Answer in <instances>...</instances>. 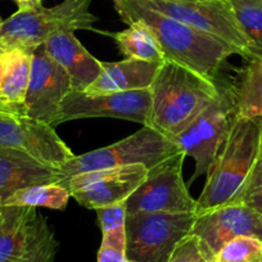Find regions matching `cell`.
Masks as SVG:
<instances>
[{"label": "cell", "instance_id": "484cf974", "mask_svg": "<svg viewBox=\"0 0 262 262\" xmlns=\"http://www.w3.org/2000/svg\"><path fill=\"white\" fill-rule=\"evenodd\" d=\"M230 203L247 206L262 215V160L257 158L243 186Z\"/></svg>", "mask_w": 262, "mask_h": 262}, {"label": "cell", "instance_id": "f546056e", "mask_svg": "<svg viewBox=\"0 0 262 262\" xmlns=\"http://www.w3.org/2000/svg\"><path fill=\"white\" fill-rule=\"evenodd\" d=\"M18 6V11H30L42 6V0H14Z\"/></svg>", "mask_w": 262, "mask_h": 262}, {"label": "cell", "instance_id": "7a4b0ae2", "mask_svg": "<svg viewBox=\"0 0 262 262\" xmlns=\"http://www.w3.org/2000/svg\"><path fill=\"white\" fill-rule=\"evenodd\" d=\"M149 126L172 140L221 95L212 76L165 60L150 86Z\"/></svg>", "mask_w": 262, "mask_h": 262}, {"label": "cell", "instance_id": "8992f818", "mask_svg": "<svg viewBox=\"0 0 262 262\" xmlns=\"http://www.w3.org/2000/svg\"><path fill=\"white\" fill-rule=\"evenodd\" d=\"M195 213H131L126 217V256L137 262H167L190 234Z\"/></svg>", "mask_w": 262, "mask_h": 262}, {"label": "cell", "instance_id": "cb8c5ba5", "mask_svg": "<svg viewBox=\"0 0 262 262\" xmlns=\"http://www.w3.org/2000/svg\"><path fill=\"white\" fill-rule=\"evenodd\" d=\"M230 4L251 42L252 55H262V0H230Z\"/></svg>", "mask_w": 262, "mask_h": 262}, {"label": "cell", "instance_id": "9a60e30c", "mask_svg": "<svg viewBox=\"0 0 262 262\" xmlns=\"http://www.w3.org/2000/svg\"><path fill=\"white\" fill-rule=\"evenodd\" d=\"M48 54L67 72L74 92H85L102 72V60L97 59L74 32H60L44 42Z\"/></svg>", "mask_w": 262, "mask_h": 262}, {"label": "cell", "instance_id": "7402d4cb", "mask_svg": "<svg viewBox=\"0 0 262 262\" xmlns=\"http://www.w3.org/2000/svg\"><path fill=\"white\" fill-rule=\"evenodd\" d=\"M70 196V191L60 184H41L13 191L2 202V207H45L63 211L69 205Z\"/></svg>", "mask_w": 262, "mask_h": 262}, {"label": "cell", "instance_id": "2e32d148", "mask_svg": "<svg viewBox=\"0 0 262 262\" xmlns=\"http://www.w3.org/2000/svg\"><path fill=\"white\" fill-rule=\"evenodd\" d=\"M31 63V50H0V113L27 116L26 94Z\"/></svg>", "mask_w": 262, "mask_h": 262}, {"label": "cell", "instance_id": "277c9868", "mask_svg": "<svg viewBox=\"0 0 262 262\" xmlns=\"http://www.w3.org/2000/svg\"><path fill=\"white\" fill-rule=\"evenodd\" d=\"M92 0H63L45 8L17 11L0 29V50L25 49L34 52L49 37L60 32L93 30L98 17L90 12Z\"/></svg>", "mask_w": 262, "mask_h": 262}, {"label": "cell", "instance_id": "ac0fdd59", "mask_svg": "<svg viewBox=\"0 0 262 262\" xmlns=\"http://www.w3.org/2000/svg\"><path fill=\"white\" fill-rule=\"evenodd\" d=\"M58 170L37 162L24 152L0 148V207L2 202L21 188L59 184Z\"/></svg>", "mask_w": 262, "mask_h": 262}, {"label": "cell", "instance_id": "d6986e66", "mask_svg": "<svg viewBox=\"0 0 262 262\" xmlns=\"http://www.w3.org/2000/svg\"><path fill=\"white\" fill-rule=\"evenodd\" d=\"M0 224V262H19L37 216L35 207H2Z\"/></svg>", "mask_w": 262, "mask_h": 262}, {"label": "cell", "instance_id": "836d02e7", "mask_svg": "<svg viewBox=\"0 0 262 262\" xmlns=\"http://www.w3.org/2000/svg\"><path fill=\"white\" fill-rule=\"evenodd\" d=\"M127 262H137V261H131V259H127Z\"/></svg>", "mask_w": 262, "mask_h": 262}, {"label": "cell", "instance_id": "603a6c76", "mask_svg": "<svg viewBox=\"0 0 262 262\" xmlns=\"http://www.w3.org/2000/svg\"><path fill=\"white\" fill-rule=\"evenodd\" d=\"M58 248L59 242L55 239L47 217L37 213L19 262H54Z\"/></svg>", "mask_w": 262, "mask_h": 262}, {"label": "cell", "instance_id": "83f0119b", "mask_svg": "<svg viewBox=\"0 0 262 262\" xmlns=\"http://www.w3.org/2000/svg\"><path fill=\"white\" fill-rule=\"evenodd\" d=\"M94 211L97 212L98 224H99L102 234L110 233L116 229L125 228L126 217H127L126 202L104 206V207L97 208Z\"/></svg>", "mask_w": 262, "mask_h": 262}, {"label": "cell", "instance_id": "e0dca14e", "mask_svg": "<svg viewBox=\"0 0 262 262\" xmlns=\"http://www.w3.org/2000/svg\"><path fill=\"white\" fill-rule=\"evenodd\" d=\"M161 64L160 62L139 59L102 62V72L84 93L88 95H103L150 89Z\"/></svg>", "mask_w": 262, "mask_h": 262}, {"label": "cell", "instance_id": "5b68a950", "mask_svg": "<svg viewBox=\"0 0 262 262\" xmlns=\"http://www.w3.org/2000/svg\"><path fill=\"white\" fill-rule=\"evenodd\" d=\"M179 152L181 150L178 145L160 131L152 126H142L140 130L120 142L75 156L58 168L59 184L82 172L123 166L143 165L150 170Z\"/></svg>", "mask_w": 262, "mask_h": 262}, {"label": "cell", "instance_id": "f1b7e54d", "mask_svg": "<svg viewBox=\"0 0 262 262\" xmlns=\"http://www.w3.org/2000/svg\"><path fill=\"white\" fill-rule=\"evenodd\" d=\"M167 262H208L202 253L198 239L189 234L176 246Z\"/></svg>", "mask_w": 262, "mask_h": 262}, {"label": "cell", "instance_id": "d4e9b609", "mask_svg": "<svg viewBox=\"0 0 262 262\" xmlns=\"http://www.w3.org/2000/svg\"><path fill=\"white\" fill-rule=\"evenodd\" d=\"M213 262H262V241L253 236H238L228 242Z\"/></svg>", "mask_w": 262, "mask_h": 262}, {"label": "cell", "instance_id": "44dd1931", "mask_svg": "<svg viewBox=\"0 0 262 262\" xmlns=\"http://www.w3.org/2000/svg\"><path fill=\"white\" fill-rule=\"evenodd\" d=\"M108 35L113 37L125 59L165 62L163 53L158 47L155 35L143 22H130L126 30Z\"/></svg>", "mask_w": 262, "mask_h": 262}, {"label": "cell", "instance_id": "4fadbf2b", "mask_svg": "<svg viewBox=\"0 0 262 262\" xmlns=\"http://www.w3.org/2000/svg\"><path fill=\"white\" fill-rule=\"evenodd\" d=\"M198 239L208 262L228 242L238 236H253L262 241V215L247 206L229 203L198 215L190 231Z\"/></svg>", "mask_w": 262, "mask_h": 262}, {"label": "cell", "instance_id": "ffe728a7", "mask_svg": "<svg viewBox=\"0 0 262 262\" xmlns=\"http://www.w3.org/2000/svg\"><path fill=\"white\" fill-rule=\"evenodd\" d=\"M235 93L234 115L262 121V55H251Z\"/></svg>", "mask_w": 262, "mask_h": 262}, {"label": "cell", "instance_id": "d6a6232c", "mask_svg": "<svg viewBox=\"0 0 262 262\" xmlns=\"http://www.w3.org/2000/svg\"><path fill=\"white\" fill-rule=\"evenodd\" d=\"M3 19H2V18H0V29H2V26H3Z\"/></svg>", "mask_w": 262, "mask_h": 262}, {"label": "cell", "instance_id": "6da1fadb", "mask_svg": "<svg viewBox=\"0 0 262 262\" xmlns=\"http://www.w3.org/2000/svg\"><path fill=\"white\" fill-rule=\"evenodd\" d=\"M125 24L140 21L155 35L165 60L178 63L198 74L212 76L230 55L239 50L219 37L188 26L175 18L147 8L137 0H112Z\"/></svg>", "mask_w": 262, "mask_h": 262}, {"label": "cell", "instance_id": "3957f363", "mask_svg": "<svg viewBox=\"0 0 262 262\" xmlns=\"http://www.w3.org/2000/svg\"><path fill=\"white\" fill-rule=\"evenodd\" d=\"M261 138L262 121L233 116L225 142L196 200V216L229 205L235 198L258 158Z\"/></svg>", "mask_w": 262, "mask_h": 262}, {"label": "cell", "instance_id": "4dcf8cb0", "mask_svg": "<svg viewBox=\"0 0 262 262\" xmlns=\"http://www.w3.org/2000/svg\"><path fill=\"white\" fill-rule=\"evenodd\" d=\"M258 160H262V138H261V144H259V152H258Z\"/></svg>", "mask_w": 262, "mask_h": 262}, {"label": "cell", "instance_id": "4316f807", "mask_svg": "<svg viewBox=\"0 0 262 262\" xmlns=\"http://www.w3.org/2000/svg\"><path fill=\"white\" fill-rule=\"evenodd\" d=\"M97 262H127L125 228L102 234V243L98 251Z\"/></svg>", "mask_w": 262, "mask_h": 262}, {"label": "cell", "instance_id": "8fae6325", "mask_svg": "<svg viewBox=\"0 0 262 262\" xmlns=\"http://www.w3.org/2000/svg\"><path fill=\"white\" fill-rule=\"evenodd\" d=\"M93 117L120 118L149 126L150 90H133L103 95H88L84 92L67 94L60 104L55 126L69 121Z\"/></svg>", "mask_w": 262, "mask_h": 262}, {"label": "cell", "instance_id": "52a82bcc", "mask_svg": "<svg viewBox=\"0 0 262 262\" xmlns=\"http://www.w3.org/2000/svg\"><path fill=\"white\" fill-rule=\"evenodd\" d=\"M158 13L219 37L239 50L242 57L252 55L248 37L242 30L230 0H137Z\"/></svg>", "mask_w": 262, "mask_h": 262}, {"label": "cell", "instance_id": "1f68e13d", "mask_svg": "<svg viewBox=\"0 0 262 262\" xmlns=\"http://www.w3.org/2000/svg\"><path fill=\"white\" fill-rule=\"evenodd\" d=\"M3 221V211H2V207H0V224Z\"/></svg>", "mask_w": 262, "mask_h": 262}, {"label": "cell", "instance_id": "9c48e42d", "mask_svg": "<svg viewBox=\"0 0 262 262\" xmlns=\"http://www.w3.org/2000/svg\"><path fill=\"white\" fill-rule=\"evenodd\" d=\"M234 112L235 99L230 93L223 90L215 102L211 103L172 139L184 155L195 161V170L190 178V184L196 178L207 175L212 167L219 150L226 139Z\"/></svg>", "mask_w": 262, "mask_h": 262}, {"label": "cell", "instance_id": "30bf717a", "mask_svg": "<svg viewBox=\"0 0 262 262\" xmlns=\"http://www.w3.org/2000/svg\"><path fill=\"white\" fill-rule=\"evenodd\" d=\"M55 127L29 116L0 113V148L24 152L37 162L58 170L75 157Z\"/></svg>", "mask_w": 262, "mask_h": 262}, {"label": "cell", "instance_id": "ba28073f", "mask_svg": "<svg viewBox=\"0 0 262 262\" xmlns=\"http://www.w3.org/2000/svg\"><path fill=\"white\" fill-rule=\"evenodd\" d=\"M185 157L183 152H179L148 170L142 185L126 201L127 215L194 213L196 200L190 195L183 178Z\"/></svg>", "mask_w": 262, "mask_h": 262}, {"label": "cell", "instance_id": "5bb4252c", "mask_svg": "<svg viewBox=\"0 0 262 262\" xmlns=\"http://www.w3.org/2000/svg\"><path fill=\"white\" fill-rule=\"evenodd\" d=\"M72 84L67 72L48 54L44 45L32 52L31 74L26 94V113L29 117L55 127L60 104Z\"/></svg>", "mask_w": 262, "mask_h": 262}, {"label": "cell", "instance_id": "7c38bea8", "mask_svg": "<svg viewBox=\"0 0 262 262\" xmlns=\"http://www.w3.org/2000/svg\"><path fill=\"white\" fill-rule=\"evenodd\" d=\"M148 175L143 165L97 170L82 172L63 181L64 186L76 202L89 210L126 202Z\"/></svg>", "mask_w": 262, "mask_h": 262}]
</instances>
